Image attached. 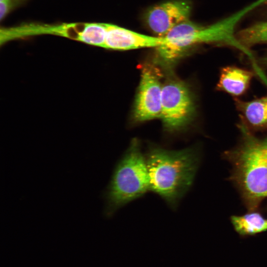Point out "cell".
Listing matches in <instances>:
<instances>
[{
    "label": "cell",
    "mask_w": 267,
    "mask_h": 267,
    "mask_svg": "<svg viewBox=\"0 0 267 267\" xmlns=\"http://www.w3.org/2000/svg\"><path fill=\"white\" fill-rule=\"evenodd\" d=\"M145 155L150 190L176 210L194 181L200 160L198 151L193 147L174 150L151 146Z\"/></svg>",
    "instance_id": "cell-1"
},
{
    "label": "cell",
    "mask_w": 267,
    "mask_h": 267,
    "mask_svg": "<svg viewBox=\"0 0 267 267\" xmlns=\"http://www.w3.org/2000/svg\"><path fill=\"white\" fill-rule=\"evenodd\" d=\"M239 127L243 140L230 154L233 178L253 211L267 197V137L253 136L243 123Z\"/></svg>",
    "instance_id": "cell-2"
},
{
    "label": "cell",
    "mask_w": 267,
    "mask_h": 267,
    "mask_svg": "<svg viewBox=\"0 0 267 267\" xmlns=\"http://www.w3.org/2000/svg\"><path fill=\"white\" fill-rule=\"evenodd\" d=\"M140 146L139 141L133 139L115 166L103 193L107 218L150 190L146 157Z\"/></svg>",
    "instance_id": "cell-3"
},
{
    "label": "cell",
    "mask_w": 267,
    "mask_h": 267,
    "mask_svg": "<svg viewBox=\"0 0 267 267\" xmlns=\"http://www.w3.org/2000/svg\"><path fill=\"white\" fill-rule=\"evenodd\" d=\"M160 119L170 132L181 129L192 119L195 105L186 84L176 78H169L162 84Z\"/></svg>",
    "instance_id": "cell-4"
},
{
    "label": "cell",
    "mask_w": 267,
    "mask_h": 267,
    "mask_svg": "<svg viewBox=\"0 0 267 267\" xmlns=\"http://www.w3.org/2000/svg\"><path fill=\"white\" fill-rule=\"evenodd\" d=\"M162 89L159 74L150 67L143 69L134 103L135 120L142 122L160 118Z\"/></svg>",
    "instance_id": "cell-5"
},
{
    "label": "cell",
    "mask_w": 267,
    "mask_h": 267,
    "mask_svg": "<svg viewBox=\"0 0 267 267\" xmlns=\"http://www.w3.org/2000/svg\"><path fill=\"white\" fill-rule=\"evenodd\" d=\"M192 6L187 0H170L149 8L144 21L150 31L163 37L178 24L189 19Z\"/></svg>",
    "instance_id": "cell-6"
},
{
    "label": "cell",
    "mask_w": 267,
    "mask_h": 267,
    "mask_svg": "<svg viewBox=\"0 0 267 267\" xmlns=\"http://www.w3.org/2000/svg\"><path fill=\"white\" fill-rule=\"evenodd\" d=\"M163 37L142 34L119 26L108 23L104 48L113 50H130L144 47H156Z\"/></svg>",
    "instance_id": "cell-7"
},
{
    "label": "cell",
    "mask_w": 267,
    "mask_h": 267,
    "mask_svg": "<svg viewBox=\"0 0 267 267\" xmlns=\"http://www.w3.org/2000/svg\"><path fill=\"white\" fill-rule=\"evenodd\" d=\"M253 76V73L246 69L226 66L221 70L217 87L231 95L240 96L248 89Z\"/></svg>",
    "instance_id": "cell-8"
},
{
    "label": "cell",
    "mask_w": 267,
    "mask_h": 267,
    "mask_svg": "<svg viewBox=\"0 0 267 267\" xmlns=\"http://www.w3.org/2000/svg\"><path fill=\"white\" fill-rule=\"evenodd\" d=\"M236 104L250 126L258 129H267V96L249 101L237 100Z\"/></svg>",
    "instance_id": "cell-9"
},
{
    "label": "cell",
    "mask_w": 267,
    "mask_h": 267,
    "mask_svg": "<svg viewBox=\"0 0 267 267\" xmlns=\"http://www.w3.org/2000/svg\"><path fill=\"white\" fill-rule=\"evenodd\" d=\"M231 222L241 235H251L267 230V219L253 211L242 216H232Z\"/></svg>",
    "instance_id": "cell-10"
},
{
    "label": "cell",
    "mask_w": 267,
    "mask_h": 267,
    "mask_svg": "<svg viewBox=\"0 0 267 267\" xmlns=\"http://www.w3.org/2000/svg\"><path fill=\"white\" fill-rule=\"evenodd\" d=\"M236 36L239 41L247 47L267 43V21L261 22L242 29Z\"/></svg>",
    "instance_id": "cell-11"
},
{
    "label": "cell",
    "mask_w": 267,
    "mask_h": 267,
    "mask_svg": "<svg viewBox=\"0 0 267 267\" xmlns=\"http://www.w3.org/2000/svg\"><path fill=\"white\" fill-rule=\"evenodd\" d=\"M28 0H0V19L3 20L12 10L25 3Z\"/></svg>",
    "instance_id": "cell-12"
}]
</instances>
